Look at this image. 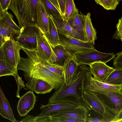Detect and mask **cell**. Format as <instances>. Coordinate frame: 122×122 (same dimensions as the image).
<instances>
[{"label":"cell","mask_w":122,"mask_h":122,"mask_svg":"<svg viewBox=\"0 0 122 122\" xmlns=\"http://www.w3.org/2000/svg\"><path fill=\"white\" fill-rule=\"evenodd\" d=\"M119 2L121 1L122 0H117Z\"/></svg>","instance_id":"44"},{"label":"cell","mask_w":122,"mask_h":122,"mask_svg":"<svg viewBox=\"0 0 122 122\" xmlns=\"http://www.w3.org/2000/svg\"><path fill=\"white\" fill-rule=\"evenodd\" d=\"M55 6L56 8L60 11L59 6L57 0H50Z\"/></svg>","instance_id":"42"},{"label":"cell","mask_w":122,"mask_h":122,"mask_svg":"<svg viewBox=\"0 0 122 122\" xmlns=\"http://www.w3.org/2000/svg\"><path fill=\"white\" fill-rule=\"evenodd\" d=\"M85 122L79 119L62 117L51 116L50 115V122Z\"/></svg>","instance_id":"37"},{"label":"cell","mask_w":122,"mask_h":122,"mask_svg":"<svg viewBox=\"0 0 122 122\" xmlns=\"http://www.w3.org/2000/svg\"><path fill=\"white\" fill-rule=\"evenodd\" d=\"M20 31L13 30L0 21V46L2 45L10 36L13 35L16 37Z\"/></svg>","instance_id":"26"},{"label":"cell","mask_w":122,"mask_h":122,"mask_svg":"<svg viewBox=\"0 0 122 122\" xmlns=\"http://www.w3.org/2000/svg\"><path fill=\"white\" fill-rule=\"evenodd\" d=\"M57 30L59 45L62 46L72 57L76 54L88 52L95 49L94 45L90 42L70 36Z\"/></svg>","instance_id":"4"},{"label":"cell","mask_w":122,"mask_h":122,"mask_svg":"<svg viewBox=\"0 0 122 122\" xmlns=\"http://www.w3.org/2000/svg\"><path fill=\"white\" fill-rule=\"evenodd\" d=\"M37 57L40 62L45 67L51 71L63 77V66L51 64L47 61L40 58L37 54Z\"/></svg>","instance_id":"31"},{"label":"cell","mask_w":122,"mask_h":122,"mask_svg":"<svg viewBox=\"0 0 122 122\" xmlns=\"http://www.w3.org/2000/svg\"><path fill=\"white\" fill-rule=\"evenodd\" d=\"M12 0H0V3L2 9L5 12L8 11Z\"/></svg>","instance_id":"39"},{"label":"cell","mask_w":122,"mask_h":122,"mask_svg":"<svg viewBox=\"0 0 122 122\" xmlns=\"http://www.w3.org/2000/svg\"><path fill=\"white\" fill-rule=\"evenodd\" d=\"M20 122H50V115L48 117H39L37 116H28L22 119Z\"/></svg>","instance_id":"35"},{"label":"cell","mask_w":122,"mask_h":122,"mask_svg":"<svg viewBox=\"0 0 122 122\" xmlns=\"http://www.w3.org/2000/svg\"><path fill=\"white\" fill-rule=\"evenodd\" d=\"M116 55L114 53L100 52L95 49L88 52L76 54L73 57L78 63L89 66L93 63L98 62L106 64L113 59Z\"/></svg>","instance_id":"6"},{"label":"cell","mask_w":122,"mask_h":122,"mask_svg":"<svg viewBox=\"0 0 122 122\" xmlns=\"http://www.w3.org/2000/svg\"><path fill=\"white\" fill-rule=\"evenodd\" d=\"M90 69L86 65L78 63L77 73L73 80L68 85L62 86L55 91L49 99L48 103L68 102L76 104L79 100L90 107L83 96L86 74Z\"/></svg>","instance_id":"2"},{"label":"cell","mask_w":122,"mask_h":122,"mask_svg":"<svg viewBox=\"0 0 122 122\" xmlns=\"http://www.w3.org/2000/svg\"><path fill=\"white\" fill-rule=\"evenodd\" d=\"M105 83L113 85H122V70L115 69L108 76Z\"/></svg>","instance_id":"29"},{"label":"cell","mask_w":122,"mask_h":122,"mask_svg":"<svg viewBox=\"0 0 122 122\" xmlns=\"http://www.w3.org/2000/svg\"><path fill=\"white\" fill-rule=\"evenodd\" d=\"M26 54L27 57H20L17 70L23 71L24 78L31 77L43 80L50 84L55 90L58 89L64 82L63 77L51 71L40 62L35 50L21 49Z\"/></svg>","instance_id":"1"},{"label":"cell","mask_w":122,"mask_h":122,"mask_svg":"<svg viewBox=\"0 0 122 122\" xmlns=\"http://www.w3.org/2000/svg\"><path fill=\"white\" fill-rule=\"evenodd\" d=\"M117 30L112 36L113 39L120 40L122 41V17L118 20L116 25Z\"/></svg>","instance_id":"36"},{"label":"cell","mask_w":122,"mask_h":122,"mask_svg":"<svg viewBox=\"0 0 122 122\" xmlns=\"http://www.w3.org/2000/svg\"><path fill=\"white\" fill-rule=\"evenodd\" d=\"M122 110L120 111L116 115L113 122H122Z\"/></svg>","instance_id":"41"},{"label":"cell","mask_w":122,"mask_h":122,"mask_svg":"<svg viewBox=\"0 0 122 122\" xmlns=\"http://www.w3.org/2000/svg\"><path fill=\"white\" fill-rule=\"evenodd\" d=\"M90 69L87 71L84 89L96 92L103 91L122 94V85H113L100 82L93 79Z\"/></svg>","instance_id":"8"},{"label":"cell","mask_w":122,"mask_h":122,"mask_svg":"<svg viewBox=\"0 0 122 122\" xmlns=\"http://www.w3.org/2000/svg\"><path fill=\"white\" fill-rule=\"evenodd\" d=\"M5 12L2 9L0 3V18L3 17L4 16Z\"/></svg>","instance_id":"43"},{"label":"cell","mask_w":122,"mask_h":122,"mask_svg":"<svg viewBox=\"0 0 122 122\" xmlns=\"http://www.w3.org/2000/svg\"><path fill=\"white\" fill-rule=\"evenodd\" d=\"M51 47V55L49 59L47 61L51 64L63 66L66 60L69 57H73L61 45H59Z\"/></svg>","instance_id":"15"},{"label":"cell","mask_w":122,"mask_h":122,"mask_svg":"<svg viewBox=\"0 0 122 122\" xmlns=\"http://www.w3.org/2000/svg\"><path fill=\"white\" fill-rule=\"evenodd\" d=\"M67 21L72 28L82 35L86 40L84 30L85 15L81 13L80 15L78 12Z\"/></svg>","instance_id":"24"},{"label":"cell","mask_w":122,"mask_h":122,"mask_svg":"<svg viewBox=\"0 0 122 122\" xmlns=\"http://www.w3.org/2000/svg\"><path fill=\"white\" fill-rule=\"evenodd\" d=\"M13 17V16L8 11L5 12L4 16L0 18V21L10 28L20 31L21 29L14 21Z\"/></svg>","instance_id":"32"},{"label":"cell","mask_w":122,"mask_h":122,"mask_svg":"<svg viewBox=\"0 0 122 122\" xmlns=\"http://www.w3.org/2000/svg\"><path fill=\"white\" fill-rule=\"evenodd\" d=\"M51 16L57 30L61 32L81 41H87L82 35L70 25L67 21L63 18Z\"/></svg>","instance_id":"12"},{"label":"cell","mask_w":122,"mask_h":122,"mask_svg":"<svg viewBox=\"0 0 122 122\" xmlns=\"http://www.w3.org/2000/svg\"><path fill=\"white\" fill-rule=\"evenodd\" d=\"M41 33L36 24L27 25L21 29L20 33L15 40L21 49L36 50L37 37Z\"/></svg>","instance_id":"5"},{"label":"cell","mask_w":122,"mask_h":122,"mask_svg":"<svg viewBox=\"0 0 122 122\" xmlns=\"http://www.w3.org/2000/svg\"><path fill=\"white\" fill-rule=\"evenodd\" d=\"M84 89L93 96L102 105L104 109L103 122H113L117 114L122 110H118L116 106L104 95L87 89Z\"/></svg>","instance_id":"9"},{"label":"cell","mask_w":122,"mask_h":122,"mask_svg":"<svg viewBox=\"0 0 122 122\" xmlns=\"http://www.w3.org/2000/svg\"><path fill=\"white\" fill-rule=\"evenodd\" d=\"M49 15L40 0L38 2L35 14V23L43 34L48 32Z\"/></svg>","instance_id":"16"},{"label":"cell","mask_w":122,"mask_h":122,"mask_svg":"<svg viewBox=\"0 0 122 122\" xmlns=\"http://www.w3.org/2000/svg\"><path fill=\"white\" fill-rule=\"evenodd\" d=\"M103 116L96 110L91 108L87 111L86 122H103Z\"/></svg>","instance_id":"33"},{"label":"cell","mask_w":122,"mask_h":122,"mask_svg":"<svg viewBox=\"0 0 122 122\" xmlns=\"http://www.w3.org/2000/svg\"><path fill=\"white\" fill-rule=\"evenodd\" d=\"M26 81V86L29 90L34 91L38 94L49 93L54 89L49 83L41 79L29 77L25 78Z\"/></svg>","instance_id":"14"},{"label":"cell","mask_w":122,"mask_h":122,"mask_svg":"<svg viewBox=\"0 0 122 122\" xmlns=\"http://www.w3.org/2000/svg\"><path fill=\"white\" fill-rule=\"evenodd\" d=\"M78 12L73 0H65L64 19L67 21Z\"/></svg>","instance_id":"28"},{"label":"cell","mask_w":122,"mask_h":122,"mask_svg":"<svg viewBox=\"0 0 122 122\" xmlns=\"http://www.w3.org/2000/svg\"><path fill=\"white\" fill-rule=\"evenodd\" d=\"M39 0H12L9 9L16 16L20 29L36 24V10Z\"/></svg>","instance_id":"3"},{"label":"cell","mask_w":122,"mask_h":122,"mask_svg":"<svg viewBox=\"0 0 122 122\" xmlns=\"http://www.w3.org/2000/svg\"><path fill=\"white\" fill-rule=\"evenodd\" d=\"M60 9V11L63 17L64 14L65 0H57Z\"/></svg>","instance_id":"40"},{"label":"cell","mask_w":122,"mask_h":122,"mask_svg":"<svg viewBox=\"0 0 122 122\" xmlns=\"http://www.w3.org/2000/svg\"><path fill=\"white\" fill-rule=\"evenodd\" d=\"M37 45L36 51L41 58L48 60L51 55L52 48L44 34L41 33L37 37Z\"/></svg>","instance_id":"19"},{"label":"cell","mask_w":122,"mask_h":122,"mask_svg":"<svg viewBox=\"0 0 122 122\" xmlns=\"http://www.w3.org/2000/svg\"><path fill=\"white\" fill-rule=\"evenodd\" d=\"M48 32L43 34L51 46L54 47L59 45L57 29L51 15H49Z\"/></svg>","instance_id":"22"},{"label":"cell","mask_w":122,"mask_h":122,"mask_svg":"<svg viewBox=\"0 0 122 122\" xmlns=\"http://www.w3.org/2000/svg\"><path fill=\"white\" fill-rule=\"evenodd\" d=\"M84 30L87 41L94 45L97 38V32L92 23L89 12L85 15Z\"/></svg>","instance_id":"23"},{"label":"cell","mask_w":122,"mask_h":122,"mask_svg":"<svg viewBox=\"0 0 122 122\" xmlns=\"http://www.w3.org/2000/svg\"><path fill=\"white\" fill-rule=\"evenodd\" d=\"M95 92L104 95L116 106L118 110H122V94L103 91Z\"/></svg>","instance_id":"27"},{"label":"cell","mask_w":122,"mask_h":122,"mask_svg":"<svg viewBox=\"0 0 122 122\" xmlns=\"http://www.w3.org/2000/svg\"><path fill=\"white\" fill-rule=\"evenodd\" d=\"M37 101L36 97L33 92L30 91L20 98L17 109L20 117H25L34 108Z\"/></svg>","instance_id":"11"},{"label":"cell","mask_w":122,"mask_h":122,"mask_svg":"<svg viewBox=\"0 0 122 122\" xmlns=\"http://www.w3.org/2000/svg\"><path fill=\"white\" fill-rule=\"evenodd\" d=\"M116 57L114 58L113 67L114 69L122 70V52L117 53Z\"/></svg>","instance_id":"38"},{"label":"cell","mask_w":122,"mask_h":122,"mask_svg":"<svg viewBox=\"0 0 122 122\" xmlns=\"http://www.w3.org/2000/svg\"><path fill=\"white\" fill-rule=\"evenodd\" d=\"M80 107L82 106L68 102L48 103L46 105L41 104L40 108L41 112L37 116L39 117H48L60 111L75 109Z\"/></svg>","instance_id":"10"},{"label":"cell","mask_w":122,"mask_h":122,"mask_svg":"<svg viewBox=\"0 0 122 122\" xmlns=\"http://www.w3.org/2000/svg\"><path fill=\"white\" fill-rule=\"evenodd\" d=\"M48 15L63 18L60 12L50 0H40Z\"/></svg>","instance_id":"30"},{"label":"cell","mask_w":122,"mask_h":122,"mask_svg":"<svg viewBox=\"0 0 122 122\" xmlns=\"http://www.w3.org/2000/svg\"><path fill=\"white\" fill-rule=\"evenodd\" d=\"M0 114L13 122H17L14 116L9 102L5 97L0 85Z\"/></svg>","instance_id":"21"},{"label":"cell","mask_w":122,"mask_h":122,"mask_svg":"<svg viewBox=\"0 0 122 122\" xmlns=\"http://www.w3.org/2000/svg\"><path fill=\"white\" fill-rule=\"evenodd\" d=\"M87 111L84 107H80L75 109L60 111L51 116L79 119L86 122Z\"/></svg>","instance_id":"20"},{"label":"cell","mask_w":122,"mask_h":122,"mask_svg":"<svg viewBox=\"0 0 122 122\" xmlns=\"http://www.w3.org/2000/svg\"><path fill=\"white\" fill-rule=\"evenodd\" d=\"M83 96L85 100L90 109L92 108L96 110L103 116V108L95 97L85 89H84Z\"/></svg>","instance_id":"25"},{"label":"cell","mask_w":122,"mask_h":122,"mask_svg":"<svg viewBox=\"0 0 122 122\" xmlns=\"http://www.w3.org/2000/svg\"><path fill=\"white\" fill-rule=\"evenodd\" d=\"M90 70L94 79L105 83L107 78L115 69L102 62L93 63L90 65Z\"/></svg>","instance_id":"13"},{"label":"cell","mask_w":122,"mask_h":122,"mask_svg":"<svg viewBox=\"0 0 122 122\" xmlns=\"http://www.w3.org/2000/svg\"><path fill=\"white\" fill-rule=\"evenodd\" d=\"M97 4L107 10H114L116 8L119 2L117 0H95Z\"/></svg>","instance_id":"34"},{"label":"cell","mask_w":122,"mask_h":122,"mask_svg":"<svg viewBox=\"0 0 122 122\" xmlns=\"http://www.w3.org/2000/svg\"><path fill=\"white\" fill-rule=\"evenodd\" d=\"M9 76L15 77L17 85L22 81L18 74L17 70L12 67L7 61L1 45L0 46V77Z\"/></svg>","instance_id":"17"},{"label":"cell","mask_w":122,"mask_h":122,"mask_svg":"<svg viewBox=\"0 0 122 122\" xmlns=\"http://www.w3.org/2000/svg\"><path fill=\"white\" fill-rule=\"evenodd\" d=\"M78 63L73 57L68 58L63 66L64 84H69L75 76L77 72Z\"/></svg>","instance_id":"18"},{"label":"cell","mask_w":122,"mask_h":122,"mask_svg":"<svg viewBox=\"0 0 122 122\" xmlns=\"http://www.w3.org/2000/svg\"><path fill=\"white\" fill-rule=\"evenodd\" d=\"M14 38L12 35L2 45L8 62L12 67L17 70V66L20 58V51L21 48Z\"/></svg>","instance_id":"7"}]
</instances>
